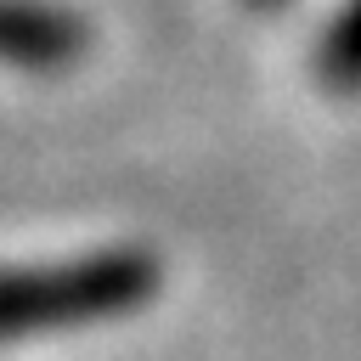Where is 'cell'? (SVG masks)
Masks as SVG:
<instances>
[{"instance_id":"cell-1","label":"cell","mask_w":361,"mask_h":361,"mask_svg":"<svg viewBox=\"0 0 361 361\" xmlns=\"http://www.w3.org/2000/svg\"><path fill=\"white\" fill-rule=\"evenodd\" d=\"M158 293V259L147 248H102L68 265H23L6 276V333H68L141 310Z\"/></svg>"},{"instance_id":"cell-2","label":"cell","mask_w":361,"mask_h":361,"mask_svg":"<svg viewBox=\"0 0 361 361\" xmlns=\"http://www.w3.org/2000/svg\"><path fill=\"white\" fill-rule=\"evenodd\" d=\"M85 45V28L39 0H11L6 6V56L23 68H56Z\"/></svg>"},{"instance_id":"cell-3","label":"cell","mask_w":361,"mask_h":361,"mask_svg":"<svg viewBox=\"0 0 361 361\" xmlns=\"http://www.w3.org/2000/svg\"><path fill=\"white\" fill-rule=\"evenodd\" d=\"M322 68H327V79H333V85H344V90H355V85H361V0H350V6H344V17L333 23L327 51H322Z\"/></svg>"}]
</instances>
